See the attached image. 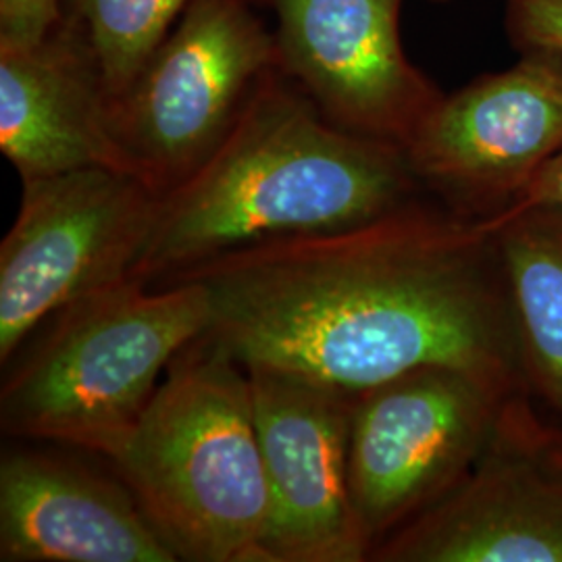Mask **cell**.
<instances>
[{"label": "cell", "mask_w": 562, "mask_h": 562, "mask_svg": "<svg viewBox=\"0 0 562 562\" xmlns=\"http://www.w3.org/2000/svg\"><path fill=\"white\" fill-rule=\"evenodd\" d=\"M271 494L269 562H364L348 482L355 394L273 367H244Z\"/></svg>", "instance_id": "10"}, {"label": "cell", "mask_w": 562, "mask_h": 562, "mask_svg": "<svg viewBox=\"0 0 562 562\" xmlns=\"http://www.w3.org/2000/svg\"><path fill=\"white\" fill-rule=\"evenodd\" d=\"M0 244V362L65 304L132 280L153 236L159 192L138 176L88 167L23 181Z\"/></svg>", "instance_id": "7"}, {"label": "cell", "mask_w": 562, "mask_h": 562, "mask_svg": "<svg viewBox=\"0 0 562 562\" xmlns=\"http://www.w3.org/2000/svg\"><path fill=\"white\" fill-rule=\"evenodd\" d=\"M506 30L522 53L562 55V0H508Z\"/></svg>", "instance_id": "16"}, {"label": "cell", "mask_w": 562, "mask_h": 562, "mask_svg": "<svg viewBox=\"0 0 562 562\" xmlns=\"http://www.w3.org/2000/svg\"><path fill=\"white\" fill-rule=\"evenodd\" d=\"M513 392L519 390L431 364L355 394L348 482L371 552L462 482Z\"/></svg>", "instance_id": "6"}, {"label": "cell", "mask_w": 562, "mask_h": 562, "mask_svg": "<svg viewBox=\"0 0 562 562\" xmlns=\"http://www.w3.org/2000/svg\"><path fill=\"white\" fill-rule=\"evenodd\" d=\"M190 2L76 0V15L69 23L94 60L109 101L132 86Z\"/></svg>", "instance_id": "15"}, {"label": "cell", "mask_w": 562, "mask_h": 562, "mask_svg": "<svg viewBox=\"0 0 562 562\" xmlns=\"http://www.w3.org/2000/svg\"><path fill=\"white\" fill-rule=\"evenodd\" d=\"M278 67L276 36L248 0H192L132 86L109 101L136 176L159 194L186 180Z\"/></svg>", "instance_id": "5"}, {"label": "cell", "mask_w": 562, "mask_h": 562, "mask_svg": "<svg viewBox=\"0 0 562 562\" xmlns=\"http://www.w3.org/2000/svg\"><path fill=\"white\" fill-rule=\"evenodd\" d=\"M422 194L402 148L334 125L278 67L213 155L159 196L132 280L159 285L246 246L378 220Z\"/></svg>", "instance_id": "2"}, {"label": "cell", "mask_w": 562, "mask_h": 562, "mask_svg": "<svg viewBox=\"0 0 562 562\" xmlns=\"http://www.w3.org/2000/svg\"><path fill=\"white\" fill-rule=\"evenodd\" d=\"M548 206L562 213V146L561 150L543 165L540 173L522 190L521 196L508 209Z\"/></svg>", "instance_id": "18"}, {"label": "cell", "mask_w": 562, "mask_h": 562, "mask_svg": "<svg viewBox=\"0 0 562 562\" xmlns=\"http://www.w3.org/2000/svg\"><path fill=\"white\" fill-rule=\"evenodd\" d=\"M209 323V294L192 280H123L65 304L2 364V436L115 459Z\"/></svg>", "instance_id": "3"}, {"label": "cell", "mask_w": 562, "mask_h": 562, "mask_svg": "<svg viewBox=\"0 0 562 562\" xmlns=\"http://www.w3.org/2000/svg\"><path fill=\"white\" fill-rule=\"evenodd\" d=\"M0 561L178 562L120 475L9 446L0 457Z\"/></svg>", "instance_id": "12"}, {"label": "cell", "mask_w": 562, "mask_h": 562, "mask_svg": "<svg viewBox=\"0 0 562 562\" xmlns=\"http://www.w3.org/2000/svg\"><path fill=\"white\" fill-rule=\"evenodd\" d=\"M60 23V0H0V48L41 44Z\"/></svg>", "instance_id": "17"}, {"label": "cell", "mask_w": 562, "mask_h": 562, "mask_svg": "<svg viewBox=\"0 0 562 562\" xmlns=\"http://www.w3.org/2000/svg\"><path fill=\"white\" fill-rule=\"evenodd\" d=\"M181 280L204 285L206 336L244 367L350 394L431 364L527 390L492 225L425 194L378 220L246 246L169 281Z\"/></svg>", "instance_id": "1"}, {"label": "cell", "mask_w": 562, "mask_h": 562, "mask_svg": "<svg viewBox=\"0 0 562 562\" xmlns=\"http://www.w3.org/2000/svg\"><path fill=\"white\" fill-rule=\"evenodd\" d=\"M280 71L341 130L406 144L440 88L404 55L402 0H269Z\"/></svg>", "instance_id": "11"}, {"label": "cell", "mask_w": 562, "mask_h": 562, "mask_svg": "<svg viewBox=\"0 0 562 562\" xmlns=\"http://www.w3.org/2000/svg\"><path fill=\"white\" fill-rule=\"evenodd\" d=\"M436 2H446V0H436Z\"/></svg>", "instance_id": "19"}, {"label": "cell", "mask_w": 562, "mask_h": 562, "mask_svg": "<svg viewBox=\"0 0 562 562\" xmlns=\"http://www.w3.org/2000/svg\"><path fill=\"white\" fill-rule=\"evenodd\" d=\"M562 146V55L443 94L404 148L423 194L469 220L506 211Z\"/></svg>", "instance_id": "9"}, {"label": "cell", "mask_w": 562, "mask_h": 562, "mask_svg": "<svg viewBox=\"0 0 562 562\" xmlns=\"http://www.w3.org/2000/svg\"><path fill=\"white\" fill-rule=\"evenodd\" d=\"M0 150L21 183L88 167L136 176L99 69L69 21L41 44L0 48Z\"/></svg>", "instance_id": "13"}, {"label": "cell", "mask_w": 562, "mask_h": 562, "mask_svg": "<svg viewBox=\"0 0 562 562\" xmlns=\"http://www.w3.org/2000/svg\"><path fill=\"white\" fill-rule=\"evenodd\" d=\"M485 222L503 261L527 392L562 425V213L506 209Z\"/></svg>", "instance_id": "14"}, {"label": "cell", "mask_w": 562, "mask_h": 562, "mask_svg": "<svg viewBox=\"0 0 562 562\" xmlns=\"http://www.w3.org/2000/svg\"><path fill=\"white\" fill-rule=\"evenodd\" d=\"M519 390L462 482L378 543L375 562H562V425Z\"/></svg>", "instance_id": "8"}, {"label": "cell", "mask_w": 562, "mask_h": 562, "mask_svg": "<svg viewBox=\"0 0 562 562\" xmlns=\"http://www.w3.org/2000/svg\"><path fill=\"white\" fill-rule=\"evenodd\" d=\"M109 462L178 561L269 562L271 494L248 373L206 334L167 367Z\"/></svg>", "instance_id": "4"}]
</instances>
